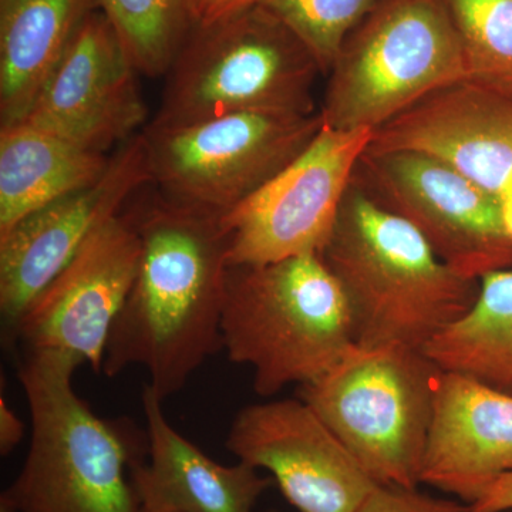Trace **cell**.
Here are the masks:
<instances>
[{
	"instance_id": "cell-1",
	"label": "cell",
	"mask_w": 512,
	"mask_h": 512,
	"mask_svg": "<svg viewBox=\"0 0 512 512\" xmlns=\"http://www.w3.org/2000/svg\"><path fill=\"white\" fill-rule=\"evenodd\" d=\"M141 239L136 281L111 329L104 375L143 367L163 402L222 349L227 235L218 215L157 197L131 208Z\"/></svg>"
},
{
	"instance_id": "cell-2",
	"label": "cell",
	"mask_w": 512,
	"mask_h": 512,
	"mask_svg": "<svg viewBox=\"0 0 512 512\" xmlns=\"http://www.w3.org/2000/svg\"><path fill=\"white\" fill-rule=\"evenodd\" d=\"M320 256L345 292L360 348L424 350L480 291L478 279L458 274L412 224L353 181Z\"/></svg>"
},
{
	"instance_id": "cell-3",
	"label": "cell",
	"mask_w": 512,
	"mask_h": 512,
	"mask_svg": "<svg viewBox=\"0 0 512 512\" xmlns=\"http://www.w3.org/2000/svg\"><path fill=\"white\" fill-rule=\"evenodd\" d=\"M80 366L57 352L20 357L32 433L25 463L0 498L10 512H141L133 467L148 444L79 397L73 377Z\"/></svg>"
},
{
	"instance_id": "cell-4",
	"label": "cell",
	"mask_w": 512,
	"mask_h": 512,
	"mask_svg": "<svg viewBox=\"0 0 512 512\" xmlns=\"http://www.w3.org/2000/svg\"><path fill=\"white\" fill-rule=\"evenodd\" d=\"M221 336L262 397L315 382L357 346L348 299L319 254L229 266Z\"/></svg>"
},
{
	"instance_id": "cell-5",
	"label": "cell",
	"mask_w": 512,
	"mask_h": 512,
	"mask_svg": "<svg viewBox=\"0 0 512 512\" xmlns=\"http://www.w3.org/2000/svg\"><path fill=\"white\" fill-rule=\"evenodd\" d=\"M323 76L308 46L264 5L194 26L165 74L151 124L185 126L239 111L318 113Z\"/></svg>"
},
{
	"instance_id": "cell-6",
	"label": "cell",
	"mask_w": 512,
	"mask_h": 512,
	"mask_svg": "<svg viewBox=\"0 0 512 512\" xmlns=\"http://www.w3.org/2000/svg\"><path fill=\"white\" fill-rule=\"evenodd\" d=\"M320 114L333 130H372L448 84L467 80L446 0H376L346 37Z\"/></svg>"
},
{
	"instance_id": "cell-7",
	"label": "cell",
	"mask_w": 512,
	"mask_h": 512,
	"mask_svg": "<svg viewBox=\"0 0 512 512\" xmlns=\"http://www.w3.org/2000/svg\"><path fill=\"white\" fill-rule=\"evenodd\" d=\"M440 372L423 350L356 346L299 397L377 484L419 488Z\"/></svg>"
},
{
	"instance_id": "cell-8",
	"label": "cell",
	"mask_w": 512,
	"mask_h": 512,
	"mask_svg": "<svg viewBox=\"0 0 512 512\" xmlns=\"http://www.w3.org/2000/svg\"><path fill=\"white\" fill-rule=\"evenodd\" d=\"M322 114L239 111L185 126L144 127L151 183L161 197L227 214L261 190L322 130Z\"/></svg>"
},
{
	"instance_id": "cell-9",
	"label": "cell",
	"mask_w": 512,
	"mask_h": 512,
	"mask_svg": "<svg viewBox=\"0 0 512 512\" xmlns=\"http://www.w3.org/2000/svg\"><path fill=\"white\" fill-rule=\"evenodd\" d=\"M352 181L412 224L458 274L480 281L511 268L503 205L447 164L414 151L366 150Z\"/></svg>"
},
{
	"instance_id": "cell-10",
	"label": "cell",
	"mask_w": 512,
	"mask_h": 512,
	"mask_svg": "<svg viewBox=\"0 0 512 512\" xmlns=\"http://www.w3.org/2000/svg\"><path fill=\"white\" fill-rule=\"evenodd\" d=\"M372 137V130L323 126L301 156L248 200L221 215L228 266L320 255Z\"/></svg>"
},
{
	"instance_id": "cell-11",
	"label": "cell",
	"mask_w": 512,
	"mask_h": 512,
	"mask_svg": "<svg viewBox=\"0 0 512 512\" xmlns=\"http://www.w3.org/2000/svg\"><path fill=\"white\" fill-rule=\"evenodd\" d=\"M151 183L143 131L111 154L96 183L19 221L0 237V315L3 342L12 345L20 319L69 265L94 232Z\"/></svg>"
},
{
	"instance_id": "cell-12",
	"label": "cell",
	"mask_w": 512,
	"mask_h": 512,
	"mask_svg": "<svg viewBox=\"0 0 512 512\" xmlns=\"http://www.w3.org/2000/svg\"><path fill=\"white\" fill-rule=\"evenodd\" d=\"M140 256L136 224L130 211H121L87 239L37 296L20 319L12 345L20 343L25 352L72 356L100 375L111 329L136 281Z\"/></svg>"
},
{
	"instance_id": "cell-13",
	"label": "cell",
	"mask_w": 512,
	"mask_h": 512,
	"mask_svg": "<svg viewBox=\"0 0 512 512\" xmlns=\"http://www.w3.org/2000/svg\"><path fill=\"white\" fill-rule=\"evenodd\" d=\"M225 446L241 463L271 473L299 512H355L379 487L301 397L244 407Z\"/></svg>"
},
{
	"instance_id": "cell-14",
	"label": "cell",
	"mask_w": 512,
	"mask_h": 512,
	"mask_svg": "<svg viewBox=\"0 0 512 512\" xmlns=\"http://www.w3.org/2000/svg\"><path fill=\"white\" fill-rule=\"evenodd\" d=\"M137 69L101 10L77 30L23 121L97 153L137 136L147 117Z\"/></svg>"
},
{
	"instance_id": "cell-15",
	"label": "cell",
	"mask_w": 512,
	"mask_h": 512,
	"mask_svg": "<svg viewBox=\"0 0 512 512\" xmlns=\"http://www.w3.org/2000/svg\"><path fill=\"white\" fill-rule=\"evenodd\" d=\"M367 150L436 158L503 205L512 235V99L461 80L430 93L373 131Z\"/></svg>"
},
{
	"instance_id": "cell-16",
	"label": "cell",
	"mask_w": 512,
	"mask_h": 512,
	"mask_svg": "<svg viewBox=\"0 0 512 512\" xmlns=\"http://www.w3.org/2000/svg\"><path fill=\"white\" fill-rule=\"evenodd\" d=\"M512 473V393L441 369L421 484L471 505Z\"/></svg>"
},
{
	"instance_id": "cell-17",
	"label": "cell",
	"mask_w": 512,
	"mask_h": 512,
	"mask_svg": "<svg viewBox=\"0 0 512 512\" xmlns=\"http://www.w3.org/2000/svg\"><path fill=\"white\" fill-rule=\"evenodd\" d=\"M163 403L146 384L147 457L133 467L141 512H254L271 478L212 460L171 426Z\"/></svg>"
},
{
	"instance_id": "cell-18",
	"label": "cell",
	"mask_w": 512,
	"mask_h": 512,
	"mask_svg": "<svg viewBox=\"0 0 512 512\" xmlns=\"http://www.w3.org/2000/svg\"><path fill=\"white\" fill-rule=\"evenodd\" d=\"M99 0H0V124L20 123Z\"/></svg>"
},
{
	"instance_id": "cell-19",
	"label": "cell",
	"mask_w": 512,
	"mask_h": 512,
	"mask_svg": "<svg viewBox=\"0 0 512 512\" xmlns=\"http://www.w3.org/2000/svg\"><path fill=\"white\" fill-rule=\"evenodd\" d=\"M110 161L26 121L0 126V237L40 208L99 181Z\"/></svg>"
},
{
	"instance_id": "cell-20",
	"label": "cell",
	"mask_w": 512,
	"mask_h": 512,
	"mask_svg": "<svg viewBox=\"0 0 512 512\" xmlns=\"http://www.w3.org/2000/svg\"><path fill=\"white\" fill-rule=\"evenodd\" d=\"M423 352L440 369L512 393V271L484 275L473 308Z\"/></svg>"
},
{
	"instance_id": "cell-21",
	"label": "cell",
	"mask_w": 512,
	"mask_h": 512,
	"mask_svg": "<svg viewBox=\"0 0 512 512\" xmlns=\"http://www.w3.org/2000/svg\"><path fill=\"white\" fill-rule=\"evenodd\" d=\"M137 72L165 76L194 28L190 0H99Z\"/></svg>"
},
{
	"instance_id": "cell-22",
	"label": "cell",
	"mask_w": 512,
	"mask_h": 512,
	"mask_svg": "<svg viewBox=\"0 0 512 512\" xmlns=\"http://www.w3.org/2000/svg\"><path fill=\"white\" fill-rule=\"evenodd\" d=\"M467 80L512 99V0H446Z\"/></svg>"
},
{
	"instance_id": "cell-23",
	"label": "cell",
	"mask_w": 512,
	"mask_h": 512,
	"mask_svg": "<svg viewBox=\"0 0 512 512\" xmlns=\"http://www.w3.org/2000/svg\"><path fill=\"white\" fill-rule=\"evenodd\" d=\"M376 0H262L308 46L328 76L346 37Z\"/></svg>"
},
{
	"instance_id": "cell-24",
	"label": "cell",
	"mask_w": 512,
	"mask_h": 512,
	"mask_svg": "<svg viewBox=\"0 0 512 512\" xmlns=\"http://www.w3.org/2000/svg\"><path fill=\"white\" fill-rule=\"evenodd\" d=\"M355 512H470L458 500L420 493L419 488L379 485Z\"/></svg>"
},
{
	"instance_id": "cell-25",
	"label": "cell",
	"mask_w": 512,
	"mask_h": 512,
	"mask_svg": "<svg viewBox=\"0 0 512 512\" xmlns=\"http://www.w3.org/2000/svg\"><path fill=\"white\" fill-rule=\"evenodd\" d=\"M262 0H190L194 26L211 25L261 5Z\"/></svg>"
},
{
	"instance_id": "cell-26",
	"label": "cell",
	"mask_w": 512,
	"mask_h": 512,
	"mask_svg": "<svg viewBox=\"0 0 512 512\" xmlns=\"http://www.w3.org/2000/svg\"><path fill=\"white\" fill-rule=\"evenodd\" d=\"M512 510V473L495 481L480 498L468 505L470 512H504Z\"/></svg>"
},
{
	"instance_id": "cell-27",
	"label": "cell",
	"mask_w": 512,
	"mask_h": 512,
	"mask_svg": "<svg viewBox=\"0 0 512 512\" xmlns=\"http://www.w3.org/2000/svg\"><path fill=\"white\" fill-rule=\"evenodd\" d=\"M25 436V424L13 412L8 400L2 396L0 399V453L3 457L9 456L19 446Z\"/></svg>"
},
{
	"instance_id": "cell-28",
	"label": "cell",
	"mask_w": 512,
	"mask_h": 512,
	"mask_svg": "<svg viewBox=\"0 0 512 512\" xmlns=\"http://www.w3.org/2000/svg\"><path fill=\"white\" fill-rule=\"evenodd\" d=\"M0 512H10V511L8 510V508L2 507V505H0Z\"/></svg>"
},
{
	"instance_id": "cell-29",
	"label": "cell",
	"mask_w": 512,
	"mask_h": 512,
	"mask_svg": "<svg viewBox=\"0 0 512 512\" xmlns=\"http://www.w3.org/2000/svg\"><path fill=\"white\" fill-rule=\"evenodd\" d=\"M504 512H512V510L504 511Z\"/></svg>"
}]
</instances>
